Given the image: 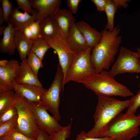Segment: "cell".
I'll return each instance as SVG.
<instances>
[{
    "label": "cell",
    "mask_w": 140,
    "mask_h": 140,
    "mask_svg": "<svg viewBox=\"0 0 140 140\" xmlns=\"http://www.w3.org/2000/svg\"><path fill=\"white\" fill-rule=\"evenodd\" d=\"M45 39L50 48L54 50L57 54L59 61L58 64L63 75L62 90L63 91L64 88V83L66 76L75 53L71 50L66 38L58 35L52 38Z\"/></svg>",
    "instance_id": "obj_9"
},
{
    "label": "cell",
    "mask_w": 140,
    "mask_h": 140,
    "mask_svg": "<svg viewBox=\"0 0 140 140\" xmlns=\"http://www.w3.org/2000/svg\"><path fill=\"white\" fill-rule=\"evenodd\" d=\"M63 75L58 64L53 80L42 98V102L58 121L61 119L59 111L60 94L63 89Z\"/></svg>",
    "instance_id": "obj_7"
},
{
    "label": "cell",
    "mask_w": 140,
    "mask_h": 140,
    "mask_svg": "<svg viewBox=\"0 0 140 140\" xmlns=\"http://www.w3.org/2000/svg\"><path fill=\"white\" fill-rule=\"evenodd\" d=\"M14 41L16 49L18 52L21 61H25L31 50L33 41L27 39L22 33L16 29Z\"/></svg>",
    "instance_id": "obj_20"
},
{
    "label": "cell",
    "mask_w": 140,
    "mask_h": 140,
    "mask_svg": "<svg viewBox=\"0 0 140 140\" xmlns=\"http://www.w3.org/2000/svg\"><path fill=\"white\" fill-rule=\"evenodd\" d=\"M27 57V64L35 75L37 77L39 70L43 66L42 60L32 52L31 50L29 52Z\"/></svg>",
    "instance_id": "obj_25"
},
{
    "label": "cell",
    "mask_w": 140,
    "mask_h": 140,
    "mask_svg": "<svg viewBox=\"0 0 140 140\" xmlns=\"http://www.w3.org/2000/svg\"><path fill=\"white\" fill-rule=\"evenodd\" d=\"M36 140H51L50 135L46 132L40 130L38 137Z\"/></svg>",
    "instance_id": "obj_37"
},
{
    "label": "cell",
    "mask_w": 140,
    "mask_h": 140,
    "mask_svg": "<svg viewBox=\"0 0 140 140\" xmlns=\"http://www.w3.org/2000/svg\"><path fill=\"white\" fill-rule=\"evenodd\" d=\"M76 24L84 37L88 48L92 50L101 41L102 37L101 32L92 27L85 22L79 21Z\"/></svg>",
    "instance_id": "obj_16"
},
{
    "label": "cell",
    "mask_w": 140,
    "mask_h": 140,
    "mask_svg": "<svg viewBox=\"0 0 140 140\" xmlns=\"http://www.w3.org/2000/svg\"><path fill=\"white\" fill-rule=\"evenodd\" d=\"M79 83L82 84L97 96L127 97L134 95L128 87L117 81L106 70L93 74Z\"/></svg>",
    "instance_id": "obj_3"
},
{
    "label": "cell",
    "mask_w": 140,
    "mask_h": 140,
    "mask_svg": "<svg viewBox=\"0 0 140 140\" xmlns=\"http://www.w3.org/2000/svg\"><path fill=\"white\" fill-rule=\"evenodd\" d=\"M81 0H68L67 2V6L69 9L73 14L76 13L79 4L81 1Z\"/></svg>",
    "instance_id": "obj_35"
},
{
    "label": "cell",
    "mask_w": 140,
    "mask_h": 140,
    "mask_svg": "<svg viewBox=\"0 0 140 140\" xmlns=\"http://www.w3.org/2000/svg\"><path fill=\"white\" fill-rule=\"evenodd\" d=\"M18 116L5 123L0 124V138L18 128Z\"/></svg>",
    "instance_id": "obj_26"
},
{
    "label": "cell",
    "mask_w": 140,
    "mask_h": 140,
    "mask_svg": "<svg viewBox=\"0 0 140 140\" xmlns=\"http://www.w3.org/2000/svg\"><path fill=\"white\" fill-rule=\"evenodd\" d=\"M129 100L121 101L111 97L97 96V103L93 118L94 125L86 133L93 138L105 137L108 127L118 114L128 107Z\"/></svg>",
    "instance_id": "obj_1"
},
{
    "label": "cell",
    "mask_w": 140,
    "mask_h": 140,
    "mask_svg": "<svg viewBox=\"0 0 140 140\" xmlns=\"http://www.w3.org/2000/svg\"><path fill=\"white\" fill-rule=\"evenodd\" d=\"M69 9L59 8L53 15L57 27L58 35L64 38L67 37L75 19Z\"/></svg>",
    "instance_id": "obj_14"
},
{
    "label": "cell",
    "mask_w": 140,
    "mask_h": 140,
    "mask_svg": "<svg viewBox=\"0 0 140 140\" xmlns=\"http://www.w3.org/2000/svg\"><path fill=\"white\" fill-rule=\"evenodd\" d=\"M0 140H35L30 138L16 129L6 136L0 138Z\"/></svg>",
    "instance_id": "obj_29"
},
{
    "label": "cell",
    "mask_w": 140,
    "mask_h": 140,
    "mask_svg": "<svg viewBox=\"0 0 140 140\" xmlns=\"http://www.w3.org/2000/svg\"><path fill=\"white\" fill-rule=\"evenodd\" d=\"M19 9L17 6L13 9L9 16L8 23L12 25L15 29L23 33L26 27L35 21L36 15H32L27 12L23 13Z\"/></svg>",
    "instance_id": "obj_15"
},
{
    "label": "cell",
    "mask_w": 140,
    "mask_h": 140,
    "mask_svg": "<svg viewBox=\"0 0 140 140\" xmlns=\"http://www.w3.org/2000/svg\"><path fill=\"white\" fill-rule=\"evenodd\" d=\"M15 92L16 96L15 106L18 112V129L27 137L36 140L40 130L36 124L34 113L28 101Z\"/></svg>",
    "instance_id": "obj_5"
},
{
    "label": "cell",
    "mask_w": 140,
    "mask_h": 140,
    "mask_svg": "<svg viewBox=\"0 0 140 140\" xmlns=\"http://www.w3.org/2000/svg\"><path fill=\"white\" fill-rule=\"evenodd\" d=\"M19 66L18 61L11 59L5 66H0V87L6 90L14 89L12 82Z\"/></svg>",
    "instance_id": "obj_13"
},
{
    "label": "cell",
    "mask_w": 140,
    "mask_h": 140,
    "mask_svg": "<svg viewBox=\"0 0 140 140\" xmlns=\"http://www.w3.org/2000/svg\"><path fill=\"white\" fill-rule=\"evenodd\" d=\"M72 121L68 125L63 127L60 131L50 135L51 140H66L69 137Z\"/></svg>",
    "instance_id": "obj_28"
},
{
    "label": "cell",
    "mask_w": 140,
    "mask_h": 140,
    "mask_svg": "<svg viewBox=\"0 0 140 140\" xmlns=\"http://www.w3.org/2000/svg\"><path fill=\"white\" fill-rule=\"evenodd\" d=\"M19 9L23 10L24 12H27L31 15H36V12L34 9H33L29 0H16Z\"/></svg>",
    "instance_id": "obj_32"
},
{
    "label": "cell",
    "mask_w": 140,
    "mask_h": 140,
    "mask_svg": "<svg viewBox=\"0 0 140 140\" xmlns=\"http://www.w3.org/2000/svg\"><path fill=\"white\" fill-rule=\"evenodd\" d=\"M4 21L8 23L9 16L12 10V4L8 0H1Z\"/></svg>",
    "instance_id": "obj_31"
},
{
    "label": "cell",
    "mask_w": 140,
    "mask_h": 140,
    "mask_svg": "<svg viewBox=\"0 0 140 140\" xmlns=\"http://www.w3.org/2000/svg\"><path fill=\"white\" fill-rule=\"evenodd\" d=\"M120 7L122 6L124 8H127L128 6L127 3L129 2L127 0H113Z\"/></svg>",
    "instance_id": "obj_39"
},
{
    "label": "cell",
    "mask_w": 140,
    "mask_h": 140,
    "mask_svg": "<svg viewBox=\"0 0 140 140\" xmlns=\"http://www.w3.org/2000/svg\"><path fill=\"white\" fill-rule=\"evenodd\" d=\"M14 81L17 83L43 86L38 77L28 66L26 59L21 61Z\"/></svg>",
    "instance_id": "obj_18"
},
{
    "label": "cell",
    "mask_w": 140,
    "mask_h": 140,
    "mask_svg": "<svg viewBox=\"0 0 140 140\" xmlns=\"http://www.w3.org/2000/svg\"><path fill=\"white\" fill-rule=\"evenodd\" d=\"M129 100L128 109L125 114L127 115L134 114L140 106V88L136 94Z\"/></svg>",
    "instance_id": "obj_27"
},
{
    "label": "cell",
    "mask_w": 140,
    "mask_h": 140,
    "mask_svg": "<svg viewBox=\"0 0 140 140\" xmlns=\"http://www.w3.org/2000/svg\"><path fill=\"white\" fill-rule=\"evenodd\" d=\"M14 90L31 102L40 103L42 98L47 89L43 86L16 83L14 81L12 82Z\"/></svg>",
    "instance_id": "obj_12"
},
{
    "label": "cell",
    "mask_w": 140,
    "mask_h": 140,
    "mask_svg": "<svg viewBox=\"0 0 140 140\" xmlns=\"http://www.w3.org/2000/svg\"><path fill=\"white\" fill-rule=\"evenodd\" d=\"M66 39L71 50L75 53L81 52L88 48L84 37L75 23L71 27Z\"/></svg>",
    "instance_id": "obj_17"
},
{
    "label": "cell",
    "mask_w": 140,
    "mask_h": 140,
    "mask_svg": "<svg viewBox=\"0 0 140 140\" xmlns=\"http://www.w3.org/2000/svg\"><path fill=\"white\" fill-rule=\"evenodd\" d=\"M8 60H5L3 59L0 61V66L4 67L9 62Z\"/></svg>",
    "instance_id": "obj_41"
},
{
    "label": "cell",
    "mask_w": 140,
    "mask_h": 140,
    "mask_svg": "<svg viewBox=\"0 0 140 140\" xmlns=\"http://www.w3.org/2000/svg\"><path fill=\"white\" fill-rule=\"evenodd\" d=\"M17 116V111L15 105L0 114V124L5 123Z\"/></svg>",
    "instance_id": "obj_30"
},
{
    "label": "cell",
    "mask_w": 140,
    "mask_h": 140,
    "mask_svg": "<svg viewBox=\"0 0 140 140\" xmlns=\"http://www.w3.org/2000/svg\"><path fill=\"white\" fill-rule=\"evenodd\" d=\"M92 49L75 54L67 72L64 86L71 81L79 83L81 81L96 73L90 59Z\"/></svg>",
    "instance_id": "obj_6"
},
{
    "label": "cell",
    "mask_w": 140,
    "mask_h": 140,
    "mask_svg": "<svg viewBox=\"0 0 140 140\" xmlns=\"http://www.w3.org/2000/svg\"><path fill=\"white\" fill-rule=\"evenodd\" d=\"M40 21H34L29 25L32 34V37L31 40L33 41L40 37Z\"/></svg>",
    "instance_id": "obj_33"
},
{
    "label": "cell",
    "mask_w": 140,
    "mask_h": 140,
    "mask_svg": "<svg viewBox=\"0 0 140 140\" xmlns=\"http://www.w3.org/2000/svg\"><path fill=\"white\" fill-rule=\"evenodd\" d=\"M40 37L51 38L58 35L57 27L53 16H48L40 21Z\"/></svg>",
    "instance_id": "obj_21"
},
{
    "label": "cell",
    "mask_w": 140,
    "mask_h": 140,
    "mask_svg": "<svg viewBox=\"0 0 140 140\" xmlns=\"http://www.w3.org/2000/svg\"><path fill=\"white\" fill-rule=\"evenodd\" d=\"M50 48L45 38L39 37L33 41L31 51L42 60Z\"/></svg>",
    "instance_id": "obj_24"
},
{
    "label": "cell",
    "mask_w": 140,
    "mask_h": 140,
    "mask_svg": "<svg viewBox=\"0 0 140 140\" xmlns=\"http://www.w3.org/2000/svg\"><path fill=\"white\" fill-rule=\"evenodd\" d=\"M23 33L28 39L31 40L32 35L29 25L26 27L23 30Z\"/></svg>",
    "instance_id": "obj_38"
},
{
    "label": "cell",
    "mask_w": 140,
    "mask_h": 140,
    "mask_svg": "<svg viewBox=\"0 0 140 140\" xmlns=\"http://www.w3.org/2000/svg\"><path fill=\"white\" fill-rule=\"evenodd\" d=\"M140 114L127 115L121 112L108 125L105 137L112 140H131L139 133Z\"/></svg>",
    "instance_id": "obj_4"
},
{
    "label": "cell",
    "mask_w": 140,
    "mask_h": 140,
    "mask_svg": "<svg viewBox=\"0 0 140 140\" xmlns=\"http://www.w3.org/2000/svg\"><path fill=\"white\" fill-rule=\"evenodd\" d=\"M120 31L118 25L115 27L113 31H108L105 27L102 31V39L92 50L90 57L96 73L108 70L114 61L122 41V37L119 35Z\"/></svg>",
    "instance_id": "obj_2"
},
{
    "label": "cell",
    "mask_w": 140,
    "mask_h": 140,
    "mask_svg": "<svg viewBox=\"0 0 140 140\" xmlns=\"http://www.w3.org/2000/svg\"><path fill=\"white\" fill-rule=\"evenodd\" d=\"M35 10V21H41L46 17L53 16L59 8L61 0H29Z\"/></svg>",
    "instance_id": "obj_11"
},
{
    "label": "cell",
    "mask_w": 140,
    "mask_h": 140,
    "mask_svg": "<svg viewBox=\"0 0 140 140\" xmlns=\"http://www.w3.org/2000/svg\"><path fill=\"white\" fill-rule=\"evenodd\" d=\"M120 7L113 0H108L104 11L107 19V23L105 27L108 31H111L114 30L115 27L114 26L115 15L117 9Z\"/></svg>",
    "instance_id": "obj_23"
},
{
    "label": "cell",
    "mask_w": 140,
    "mask_h": 140,
    "mask_svg": "<svg viewBox=\"0 0 140 140\" xmlns=\"http://www.w3.org/2000/svg\"><path fill=\"white\" fill-rule=\"evenodd\" d=\"M16 96L14 90L0 93V114L15 105Z\"/></svg>",
    "instance_id": "obj_22"
},
{
    "label": "cell",
    "mask_w": 140,
    "mask_h": 140,
    "mask_svg": "<svg viewBox=\"0 0 140 140\" xmlns=\"http://www.w3.org/2000/svg\"><path fill=\"white\" fill-rule=\"evenodd\" d=\"M4 21V16L2 8L0 7V25L2 26Z\"/></svg>",
    "instance_id": "obj_40"
},
{
    "label": "cell",
    "mask_w": 140,
    "mask_h": 140,
    "mask_svg": "<svg viewBox=\"0 0 140 140\" xmlns=\"http://www.w3.org/2000/svg\"><path fill=\"white\" fill-rule=\"evenodd\" d=\"M6 26H0V35H2L3 34L4 31H5Z\"/></svg>",
    "instance_id": "obj_42"
},
{
    "label": "cell",
    "mask_w": 140,
    "mask_h": 140,
    "mask_svg": "<svg viewBox=\"0 0 140 140\" xmlns=\"http://www.w3.org/2000/svg\"><path fill=\"white\" fill-rule=\"evenodd\" d=\"M74 140H112L108 137L102 138H93L88 137L87 135L86 132L84 131H82L76 136Z\"/></svg>",
    "instance_id": "obj_34"
},
{
    "label": "cell",
    "mask_w": 140,
    "mask_h": 140,
    "mask_svg": "<svg viewBox=\"0 0 140 140\" xmlns=\"http://www.w3.org/2000/svg\"><path fill=\"white\" fill-rule=\"evenodd\" d=\"M137 53L138 56L140 58V48H138L137 49ZM139 88H140V82L139 84Z\"/></svg>",
    "instance_id": "obj_43"
},
{
    "label": "cell",
    "mask_w": 140,
    "mask_h": 140,
    "mask_svg": "<svg viewBox=\"0 0 140 140\" xmlns=\"http://www.w3.org/2000/svg\"><path fill=\"white\" fill-rule=\"evenodd\" d=\"M8 23L3 37L0 40V51L11 55L15 53L16 49L14 41L15 29L11 24Z\"/></svg>",
    "instance_id": "obj_19"
},
{
    "label": "cell",
    "mask_w": 140,
    "mask_h": 140,
    "mask_svg": "<svg viewBox=\"0 0 140 140\" xmlns=\"http://www.w3.org/2000/svg\"><path fill=\"white\" fill-rule=\"evenodd\" d=\"M96 6L97 10L100 12L104 11L108 0H92Z\"/></svg>",
    "instance_id": "obj_36"
},
{
    "label": "cell",
    "mask_w": 140,
    "mask_h": 140,
    "mask_svg": "<svg viewBox=\"0 0 140 140\" xmlns=\"http://www.w3.org/2000/svg\"><path fill=\"white\" fill-rule=\"evenodd\" d=\"M28 102L34 113L37 126L40 130L51 135L62 129L63 127L48 113L47 109L42 102Z\"/></svg>",
    "instance_id": "obj_10"
},
{
    "label": "cell",
    "mask_w": 140,
    "mask_h": 140,
    "mask_svg": "<svg viewBox=\"0 0 140 140\" xmlns=\"http://www.w3.org/2000/svg\"><path fill=\"white\" fill-rule=\"evenodd\" d=\"M108 72L114 77L126 73H140V58L137 52L121 47L116 60Z\"/></svg>",
    "instance_id": "obj_8"
}]
</instances>
